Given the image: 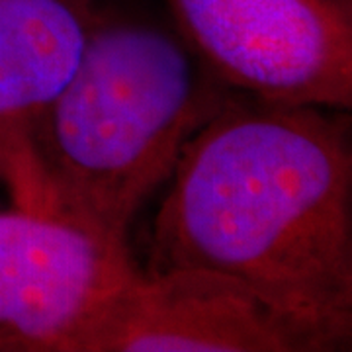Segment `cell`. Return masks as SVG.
Wrapping results in <instances>:
<instances>
[{
	"label": "cell",
	"mask_w": 352,
	"mask_h": 352,
	"mask_svg": "<svg viewBox=\"0 0 352 352\" xmlns=\"http://www.w3.org/2000/svg\"><path fill=\"white\" fill-rule=\"evenodd\" d=\"M170 180L143 270L223 274L315 352L351 351V110L235 92L190 139Z\"/></svg>",
	"instance_id": "cell-1"
},
{
	"label": "cell",
	"mask_w": 352,
	"mask_h": 352,
	"mask_svg": "<svg viewBox=\"0 0 352 352\" xmlns=\"http://www.w3.org/2000/svg\"><path fill=\"white\" fill-rule=\"evenodd\" d=\"M235 90L168 12L100 0L73 75L43 108L8 173L20 206L127 243L143 204Z\"/></svg>",
	"instance_id": "cell-2"
},
{
	"label": "cell",
	"mask_w": 352,
	"mask_h": 352,
	"mask_svg": "<svg viewBox=\"0 0 352 352\" xmlns=\"http://www.w3.org/2000/svg\"><path fill=\"white\" fill-rule=\"evenodd\" d=\"M192 51L239 94L352 110V0H163Z\"/></svg>",
	"instance_id": "cell-3"
},
{
	"label": "cell",
	"mask_w": 352,
	"mask_h": 352,
	"mask_svg": "<svg viewBox=\"0 0 352 352\" xmlns=\"http://www.w3.org/2000/svg\"><path fill=\"white\" fill-rule=\"evenodd\" d=\"M139 270L127 243L69 217L0 212V352H73Z\"/></svg>",
	"instance_id": "cell-4"
},
{
	"label": "cell",
	"mask_w": 352,
	"mask_h": 352,
	"mask_svg": "<svg viewBox=\"0 0 352 352\" xmlns=\"http://www.w3.org/2000/svg\"><path fill=\"white\" fill-rule=\"evenodd\" d=\"M73 352H315L252 289L210 270H139Z\"/></svg>",
	"instance_id": "cell-5"
},
{
	"label": "cell",
	"mask_w": 352,
	"mask_h": 352,
	"mask_svg": "<svg viewBox=\"0 0 352 352\" xmlns=\"http://www.w3.org/2000/svg\"><path fill=\"white\" fill-rule=\"evenodd\" d=\"M100 0H0V173L73 75Z\"/></svg>",
	"instance_id": "cell-6"
}]
</instances>
